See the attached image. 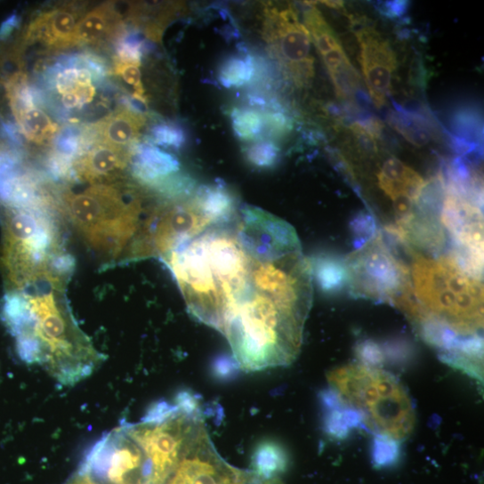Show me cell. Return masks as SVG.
Here are the masks:
<instances>
[{
    "label": "cell",
    "instance_id": "44dd1931",
    "mask_svg": "<svg viewBox=\"0 0 484 484\" xmlns=\"http://www.w3.org/2000/svg\"><path fill=\"white\" fill-rule=\"evenodd\" d=\"M141 66L133 64L114 61V73L123 79L126 84L134 88V98L141 102L147 103L145 96V89L142 83V74Z\"/></svg>",
    "mask_w": 484,
    "mask_h": 484
},
{
    "label": "cell",
    "instance_id": "cb8c5ba5",
    "mask_svg": "<svg viewBox=\"0 0 484 484\" xmlns=\"http://www.w3.org/2000/svg\"><path fill=\"white\" fill-rule=\"evenodd\" d=\"M61 103L69 109H80L84 106L79 97L73 93L62 95Z\"/></svg>",
    "mask_w": 484,
    "mask_h": 484
},
{
    "label": "cell",
    "instance_id": "2e32d148",
    "mask_svg": "<svg viewBox=\"0 0 484 484\" xmlns=\"http://www.w3.org/2000/svg\"><path fill=\"white\" fill-rule=\"evenodd\" d=\"M257 69V60L251 54L231 55L221 63L218 78L225 88H239L255 80Z\"/></svg>",
    "mask_w": 484,
    "mask_h": 484
},
{
    "label": "cell",
    "instance_id": "d4e9b609",
    "mask_svg": "<svg viewBox=\"0 0 484 484\" xmlns=\"http://www.w3.org/2000/svg\"><path fill=\"white\" fill-rule=\"evenodd\" d=\"M251 484H283L278 478L267 479L262 476H255Z\"/></svg>",
    "mask_w": 484,
    "mask_h": 484
},
{
    "label": "cell",
    "instance_id": "e0dca14e",
    "mask_svg": "<svg viewBox=\"0 0 484 484\" xmlns=\"http://www.w3.org/2000/svg\"><path fill=\"white\" fill-rule=\"evenodd\" d=\"M254 472L258 475L271 479L278 478L286 471L288 458L286 450L274 441L260 443L253 455Z\"/></svg>",
    "mask_w": 484,
    "mask_h": 484
},
{
    "label": "cell",
    "instance_id": "d6986e66",
    "mask_svg": "<svg viewBox=\"0 0 484 484\" xmlns=\"http://www.w3.org/2000/svg\"><path fill=\"white\" fill-rule=\"evenodd\" d=\"M245 158L252 165L261 168H271L280 157V149L277 143L270 140H259L242 149Z\"/></svg>",
    "mask_w": 484,
    "mask_h": 484
},
{
    "label": "cell",
    "instance_id": "277c9868",
    "mask_svg": "<svg viewBox=\"0 0 484 484\" xmlns=\"http://www.w3.org/2000/svg\"><path fill=\"white\" fill-rule=\"evenodd\" d=\"M66 287L44 281L7 292L2 318L28 365L38 366L61 385L73 387L98 369L103 355L78 327Z\"/></svg>",
    "mask_w": 484,
    "mask_h": 484
},
{
    "label": "cell",
    "instance_id": "5b68a950",
    "mask_svg": "<svg viewBox=\"0 0 484 484\" xmlns=\"http://www.w3.org/2000/svg\"><path fill=\"white\" fill-rule=\"evenodd\" d=\"M57 212L50 198L37 195L24 182L3 196L0 271L7 292L43 281L69 284L75 263Z\"/></svg>",
    "mask_w": 484,
    "mask_h": 484
},
{
    "label": "cell",
    "instance_id": "8992f818",
    "mask_svg": "<svg viewBox=\"0 0 484 484\" xmlns=\"http://www.w3.org/2000/svg\"><path fill=\"white\" fill-rule=\"evenodd\" d=\"M322 400L338 408L350 428L361 425L396 443L413 432L415 412L402 384L375 367L352 363L328 375Z\"/></svg>",
    "mask_w": 484,
    "mask_h": 484
},
{
    "label": "cell",
    "instance_id": "4fadbf2b",
    "mask_svg": "<svg viewBox=\"0 0 484 484\" xmlns=\"http://www.w3.org/2000/svg\"><path fill=\"white\" fill-rule=\"evenodd\" d=\"M145 124L142 113L131 106L120 107L94 126L95 143L128 150L135 146Z\"/></svg>",
    "mask_w": 484,
    "mask_h": 484
},
{
    "label": "cell",
    "instance_id": "ba28073f",
    "mask_svg": "<svg viewBox=\"0 0 484 484\" xmlns=\"http://www.w3.org/2000/svg\"><path fill=\"white\" fill-rule=\"evenodd\" d=\"M241 472L222 458L200 419L195 423L165 484H238Z\"/></svg>",
    "mask_w": 484,
    "mask_h": 484
},
{
    "label": "cell",
    "instance_id": "9c48e42d",
    "mask_svg": "<svg viewBox=\"0 0 484 484\" xmlns=\"http://www.w3.org/2000/svg\"><path fill=\"white\" fill-rule=\"evenodd\" d=\"M359 63L369 93L377 107L386 103L392 88L396 56L390 43L370 28L358 35Z\"/></svg>",
    "mask_w": 484,
    "mask_h": 484
},
{
    "label": "cell",
    "instance_id": "9a60e30c",
    "mask_svg": "<svg viewBox=\"0 0 484 484\" xmlns=\"http://www.w3.org/2000/svg\"><path fill=\"white\" fill-rule=\"evenodd\" d=\"M13 110L29 141L36 144H44L52 141L57 133L58 125L36 104L13 109Z\"/></svg>",
    "mask_w": 484,
    "mask_h": 484
},
{
    "label": "cell",
    "instance_id": "603a6c76",
    "mask_svg": "<svg viewBox=\"0 0 484 484\" xmlns=\"http://www.w3.org/2000/svg\"><path fill=\"white\" fill-rule=\"evenodd\" d=\"M237 369L239 367L235 359L222 358L215 362L214 373L220 379H227L234 375Z\"/></svg>",
    "mask_w": 484,
    "mask_h": 484
},
{
    "label": "cell",
    "instance_id": "52a82bcc",
    "mask_svg": "<svg viewBox=\"0 0 484 484\" xmlns=\"http://www.w3.org/2000/svg\"><path fill=\"white\" fill-rule=\"evenodd\" d=\"M264 38L286 76L298 87L307 85L314 76L311 38L291 6L266 5Z\"/></svg>",
    "mask_w": 484,
    "mask_h": 484
},
{
    "label": "cell",
    "instance_id": "7402d4cb",
    "mask_svg": "<svg viewBox=\"0 0 484 484\" xmlns=\"http://www.w3.org/2000/svg\"><path fill=\"white\" fill-rule=\"evenodd\" d=\"M263 113L265 131L273 139L284 138L293 128L292 120L285 111L278 108L270 109Z\"/></svg>",
    "mask_w": 484,
    "mask_h": 484
},
{
    "label": "cell",
    "instance_id": "ac0fdd59",
    "mask_svg": "<svg viewBox=\"0 0 484 484\" xmlns=\"http://www.w3.org/2000/svg\"><path fill=\"white\" fill-rule=\"evenodd\" d=\"M230 115L233 133L239 141L252 143L263 139L265 124L262 112L249 108H233Z\"/></svg>",
    "mask_w": 484,
    "mask_h": 484
},
{
    "label": "cell",
    "instance_id": "3957f363",
    "mask_svg": "<svg viewBox=\"0 0 484 484\" xmlns=\"http://www.w3.org/2000/svg\"><path fill=\"white\" fill-rule=\"evenodd\" d=\"M173 200L133 177L65 190L59 212L104 265L156 257V239Z\"/></svg>",
    "mask_w": 484,
    "mask_h": 484
},
{
    "label": "cell",
    "instance_id": "484cf974",
    "mask_svg": "<svg viewBox=\"0 0 484 484\" xmlns=\"http://www.w3.org/2000/svg\"><path fill=\"white\" fill-rule=\"evenodd\" d=\"M14 20L15 19H12L10 21H8L7 24L4 26L3 30L0 31V34L3 36L9 34L12 30L13 25H15Z\"/></svg>",
    "mask_w": 484,
    "mask_h": 484
},
{
    "label": "cell",
    "instance_id": "5bb4252c",
    "mask_svg": "<svg viewBox=\"0 0 484 484\" xmlns=\"http://www.w3.org/2000/svg\"><path fill=\"white\" fill-rule=\"evenodd\" d=\"M119 26V16L114 5L102 4L86 13L76 26L72 47L97 44L114 35Z\"/></svg>",
    "mask_w": 484,
    "mask_h": 484
},
{
    "label": "cell",
    "instance_id": "ffe728a7",
    "mask_svg": "<svg viewBox=\"0 0 484 484\" xmlns=\"http://www.w3.org/2000/svg\"><path fill=\"white\" fill-rule=\"evenodd\" d=\"M151 139L158 146L179 149L185 145L187 135L182 126L164 123L153 127Z\"/></svg>",
    "mask_w": 484,
    "mask_h": 484
},
{
    "label": "cell",
    "instance_id": "7c38bea8",
    "mask_svg": "<svg viewBox=\"0 0 484 484\" xmlns=\"http://www.w3.org/2000/svg\"><path fill=\"white\" fill-rule=\"evenodd\" d=\"M77 19V10L70 6L43 12L29 26L26 40L51 51L71 48Z\"/></svg>",
    "mask_w": 484,
    "mask_h": 484
},
{
    "label": "cell",
    "instance_id": "30bf717a",
    "mask_svg": "<svg viewBox=\"0 0 484 484\" xmlns=\"http://www.w3.org/2000/svg\"><path fill=\"white\" fill-rule=\"evenodd\" d=\"M304 25L330 74L337 95L347 97L356 85L357 74L335 33L315 7L305 12Z\"/></svg>",
    "mask_w": 484,
    "mask_h": 484
},
{
    "label": "cell",
    "instance_id": "8fae6325",
    "mask_svg": "<svg viewBox=\"0 0 484 484\" xmlns=\"http://www.w3.org/2000/svg\"><path fill=\"white\" fill-rule=\"evenodd\" d=\"M133 150L101 143L94 145L73 163L76 178L92 183H107L125 178L131 167Z\"/></svg>",
    "mask_w": 484,
    "mask_h": 484
},
{
    "label": "cell",
    "instance_id": "6da1fadb",
    "mask_svg": "<svg viewBox=\"0 0 484 484\" xmlns=\"http://www.w3.org/2000/svg\"><path fill=\"white\" fill-rule=\"evenodd\" d=\"M189 311L227 339L248 373L298 357L312 269L295 230L237 198L196 202L161 249Z\"/></svg>",
    "mask_w": 484,
    "mask_h": 484
},
{
    "label": "cell",
    "instance_id": "7a4b0ae2",
    "mask_svg": "<svg viewBox=\"0 0 484 484\" xmlns=\"http://www.w3.org/2000/svg\"><path fill=\"white\" fill-rule=\"evenodd\" d=\"M394 239L399 274L391 303L447 362L481 379L483 267L455 248L423 250Z\"/></svg>",
    "mask_w": 484,
    "mask_h": 484
}]
</instances>
